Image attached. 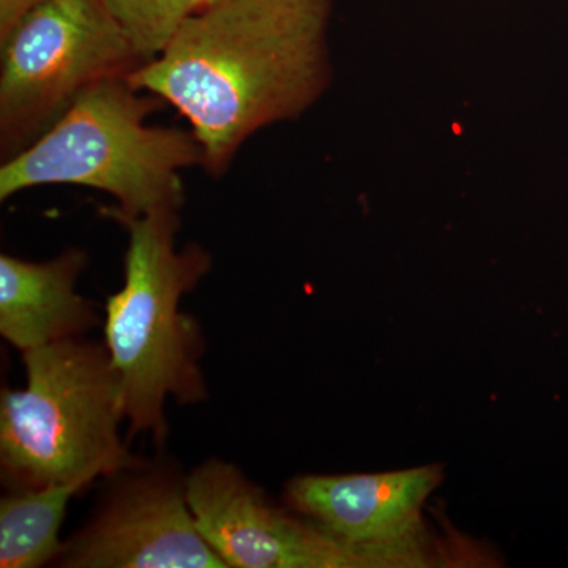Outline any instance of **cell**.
<instances>
[{
  "instance_id": "obj_1",
  "label": "cell",
  "mask_w": 568,
  "mask_h": 568,
  "mask_svg": "<svg viewBox=\"0 0 568 568\" xmlns=\"http://www.w3.org/2000/svg\"><path fill=\"white\" fill-rule=\"evenodd\" d=\"M335 0H222L190 14L166 48L129 74L173 104L222 175L252 134L294 121L332 81Z\"/></svg>"
},
{
  "instance_id": "obj_2",
  "label": "cell",
  "mask_w": 568,
  "mask_h": 568,
  "mask_svg": "<svg viewBox=\"0 0 568 568\" xmlns=\"http://www.w3.org/2000/svg\"><path fill=\"white\" fill-rule=\"evenodd\" d=\"M104 216L129 233L125 282L106 301L104 345L121 381L129 435H168L164 405H196L207 399L201 369L204 339L200 324L181 312L183 295L211 271V254L197 245L175 244L179 211L123 215L104 207Z\"/></svg>"
},
{
  "instance_id": "obj_3",
  "label": "cell",
  "mask_w": 568,
  "mask_h": 568,
  "mask_svg": "<svg viewBox=\"0 0 568 568\" xmlns=\"http://www.w3.org/2000/svg\"><path fill=\"white\" fill-rule=\"evenodd\" d=\"M129 74L104 78L78 95L47 132L0 168V200L43 185H80L114 197L115 212L181 211V171L203 166L193 130L148 125L163 100L142 95Z\"/></svg>"
},
{
  "instance_id": "obj_4",
  "label": "cell",
  "mask_w": 568,
  "mask_h": 568,
  "mask_svg": "<svg viewBox=\"0 0 568 568\" xmlns=\"http://www.w3.org/2000/svg\"><path fill=\"white\" fill-rule=\"evenodd\" d=\"M26 387L0 395V467L10 489H84L145 465L122 443L118 372L81 336L24 351Z\"/></svg>"
},
{
  "instance_id": "obj_5",
  "label": "cell",
  "mask_w": 568,
  "mask_h": 568,
  "mask_svg": "<svg viewBox=\"0 0 568 568\" xmlns=\"http://www.w3.org/2000/svg\"><path fill=\"white\" fill-rule=\"evenodd\" d=\"M0 44L7 159L47 132L85 89L144 63L99 0H44Z\"/></svg>"
},
{
  "instance_id": "obj_6",
  "label": "cell",
  "mask_w": 568,
  "mask_h": 568,
  "mask_svg": "<svg viewBox=\"0 0 568 568\" xmlns=\"http://www.w3.org/2000/svg\"><path fill=\"white\" fill-rule=\"evenodd\" d=\"M91 521L59 558L69 568H227L205 540L170 466L118 474Z\"/></svg>"
},
{
  "instance_id": "obj_7",
  "label": "cell",
  "mask_w": 568,
  "mask_h": 568,
  "mask_svg": "<svg viewBox=\"0 0 568 568\" xmlns=\"http://www.w3.org/2000/svg\"><path fill=\"white\" fill-rule=\"evenodd\" d=\"M185 485L197 528L227 568H377L368 552L276 507L231 463L209 459Z\"/></svg>"
},
{
  "instance_id": "obj_8",
  "label": "cell",
  "mask_w": 568,
  "mask_h": 568,
  "mask_svg": "<svg viewBox=\"0 0 568 568\" xmlns=\"http://www.w3.org/2000/svg\"><path fill=\"white\" fill-rule=\"evenodd\" d=\"M443 467L381 474L301 476L287 484L286 503L347 545L368 552L379 567H426L422 508L443 480Z\"/></svg>"
},
{
  "instance_id": "obj_9",
  "label": "cell",
  "mask_w": 568,
  "mask_h": 568,
  "mask_svg": "<svg viewBox=\"0 0 568 568\" xmlns=\"http://www.w3.org/2000/svg\"><path fill=\"white\" fill-rule=\"evenodd\" d=\"M88 254L70 248L44 263L0 256V335L20 349L77 338L99 324L91 302L77 293Z\"/></svg>"
},
{
  "instance_id": "obj_10",
  "label": "cell",
  "mask_w": 568,
  "mask_h": 568,
  "mask_svg": "<svg viewBox=\"0 0 568 568\" xmlns=\"http://www.w3.org/2000/svg\"><path fill=\"white\" fill-rule=\"evenodd\" d=\"M82 489L71 485L11 489L0 500V567L39 568L65 551L67 507Z\"/></svg>"
},
{
  "instance_id": "obj_11",
  "label": "cell",
  "mask_w": 568,
  "mask_h": 568,
  "mask_svg": "<svg viewBox=\"0 0 568 568\" xmlns=\"http://www.w3.org/2000/svg\"><path fill=\"white\" fill-rule=\"evenodd\" d=\"M138 52L152 61L170 43L183 21L200 6L196 0H99Z\"/></svg>"
},
{
  "instance_id": "obj_12",
  "label": "cell",
  "mask_w": 568,
  "mask_h": 568,
  "mask_svg": "<svg viewBox=\"0 0 568 568\" xmlns=\"http://www.w3.org/2000/svg\"><path fill=\"white\" fill-rule=\"evenodd\" d=\"M44 0H0V40L6 39L14 26Z\"/></svg>"
},
{
  "instance_id": "obj_13",
  "label": "cell",
  "mask_w": 568,
  "mask_h": 568,
  "mask_svg": "<svg viewBox=\"0 0 568 568\" xmlns=\"http://www.w3.org/2000/svg\"><path fill=\"white\" fill-rule=\"evenodd\" d=\"M196 2L201 9V7L212 6V3L222 2V0H196Z\"/></svg>"
}]
</instances>
